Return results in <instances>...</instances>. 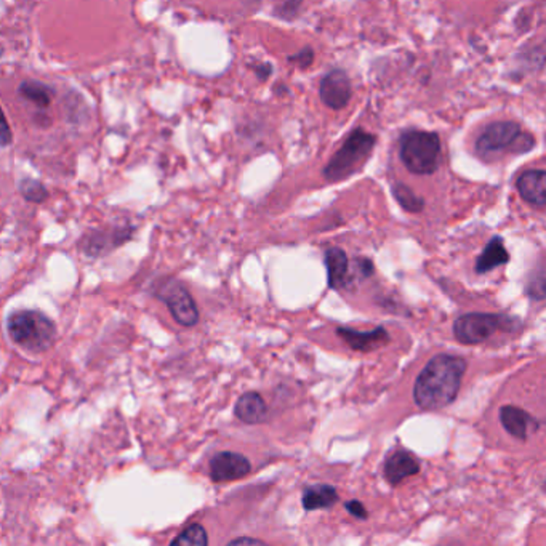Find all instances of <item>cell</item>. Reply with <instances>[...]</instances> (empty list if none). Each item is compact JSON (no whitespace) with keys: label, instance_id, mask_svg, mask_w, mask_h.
Listing matches in <instances>:
<instances>
[{"label":"cell","instance_id":"cell-20","mask_svg":"<svg viewBox=\"0 0 546 546\" xmlns=\"http://www.w3.org/2000/svg\"><path fill=\"white\" fill-rule=\"evenodd\" d=\"M19 93L25 96L26 100L33 101L37 106H49L51 100L50 88L37 82H26L21 85Z\"/></svg>","mask_w":546,"mask_h":546},{"label":"cell","instance_id":"cell-3","mask_svg":"<svg viewBox=\"0 0 546 546\" xmlns=\"http://www.w3.org/2000/svg\"><path fill=\"white\" fill-rule=\"evenodd\" d=\"M399 154L409 172L417 175L434 173L441 159V140L433 132L407 130L401 136Z\"/></svg>","mask_w":546,"mask_h":546},{"label":"cell","instance_id":"cell-18","mask_svg":"<svg viewBox=\"0 0 546 546\" xmlns=\"http://www.w3.org/2000/svg\"><path fill=\"white\" fill-rule=\"evenodd\" d=\"M393 194H395L396 201L399 202L401 207L407 211L419 213L425 207L423 199L413 193L409 186L403 185V183H395L393 185Z\"/></svg>","mask_w":546,"mask_h":546},{"label":"cell","instance_id":"cell-8","mask_svg":"<svg viewBox=\"0 0 546 546\" xmlns=\"http://www.w3.org/2000/svg\"><path fill=\"white\" fill-rule=\"evenodd\" d=\"M353 88L345 71L334 69L320 82V100L330 110H342L351 100Z\"/></svg>","mask_w":546,"mask_h":546},{"label":"cell","instance_id":"cell-19","mask_svg":"<svg viewBox=\"0 0 546 546\" xmlns=\"http://www.w3.org/2000/svg\"><path fill=\"white\" fill-rule=\"evenodd\" d=\"M209 543V537H207V532L205 529L199 526V524H194L191 527L183 530L180 535H178L172 545H189V546H205Z\"/></svg>","mask_w":546,"mask_h":546},{"label":"cell","instance_id":"cell-9","mask_svg":"<svg viewBox=\"0 0 546 546\" xmlns=\"http://www.w3.org/2000/svg\"><path fill=\"white\" fill-rule=\"evenodd\" d=\"M250 471V462L235 452H219L211 460V478L215 482L242 480Z\"/></svg>","mask_w":546,"mask_h":546},{"label":"cell","instance_id":"cell-1","mask_svg":"<svg viewBox=\"0 0 546 546\" xmlns=\"http://www.w3.org/2000/svg\"><path fill=\"white\" fill-rule=\"evenodd\" d=\"M468 364L458 356L437 354L421 370L413 387L415 404L425 411H439L454 403Z\"/></svg>","mask_w":546,"mask_h":546},{"label":"cell","instance_id":"cell-12","mask_svg":"<svg viewBox=\"0 0 546 546\" xmlns=\"http://www.w3.org/2000/svg\"><path fill=\"white\" fill-rule=\"evenodd\" d=\"M519 196L526 202L535 207H543L546 204V173L545 170H527L516 181Z\"/></svg>","mask_w":546,"mask_h":546},{"label":"cell","instance_id":"cell-7","mask_svg":"<svg viewBox=\"0 0 546 546\" xmlns=\"http://www.w3.org/2000/svg\"><path fill=\"white\" fill-rule=\"evenodd\" d=\"M160 298L165 300L168 310L178 324L185 327H193L197 324L199 311H197L193 296L189 295L185 287L180 286L177 282H172L165 290V294L160 295Z\"/></svg>","mask_w":546,"mask_h":546},{"label":"cell","instance_id":"cell-15","mask_svg":"<svg viewBox=\"0 0 546 546\" xmlns=\"http://www.w3.org/2000/svg\"><path fill=\"white\" fill-rule=\"evenodd\" d=\"M326 266H327L328 286L330 288H342L348 284V271H350V261L346 253L332 247L326 252Z\"/></svg>","mask_w":546,"mask_h":546},{"label":"cell","instance_id":"cell-16","mask_svg":"<svg viewBox=\"0 0 546 546\" xmlns=\"http://www.w3.org/2000/svg\"><path fill=\"white\" fill-rule=\"evenodd\" d=\"M338 502V494L335 488L327 484H318L306 488L303 494V508L306 511H316V510H327L332 508Z\"/></svg>","mask_w":546,"mask_h":546},{"label":"cell","instance_id":"cell-22","mask_svg":"<svg viewBox=\"0 0 546 546\" xmlns=\"http://www.w3.org/2000/svg\"><path fill=\"white\" fill-rule=\"evenodd\" d=\"M12 140H13V136H12L9 122L5 119L4 111L0 108V146H9L12 143Z\"/></svg>","mask_w":546,"mask_h":546},{"label":"cell","instance_id":"cell-11","mask_svg":"<svg viewBox=\"0 0 546 546\" xmlns=\"http://www.w3.org/2000/svg\"><path fill=\"white\" fill-rule=\"evenodd\" d=\"M500 421L504 428L518 439H527L530 433H535L538 429V421L519 407L504 405L500 409Z\"/></svg>","mask_w":546,"mask_h":546},{"label":"cell","instance_id":"cell-17","mask_svg":"<svg viewBox=\"0 0 546 546\" xmlns=\"http://www.w3.org/2000/svg\"><path fill=\"white\" fill-rule=\"evenodd\" d=\"M508 261H510V253L506 252L502 237H494V239H490V242L486 245L484 252L481 253L480 258L476 260V271L480 274L488 273V271H492L496 266H502Z\"/></svg>","mask_w":546,"mask_h":546},{"label":"cell","instance_id":"cell-21","mask_svg":"<svg viewBox=\"0 0 546 546\" xmlns=\"http://www.w3.org/2000/svg\"><path fill=\"white\" fill-rule=\"evenodd\" d=\"M19 189H21V194H23L26 201L41 204L49 197V193H47L43 185H41L39 181H34V180H25L19 186Z\"/></svg>","mask_w":546,"mask_h":546},{"label":"cell","instance_id":"cell-13","mask_svg":"<svg viewBox=\"0 0 546 546\" xmlns=\"http://www.w3.org/2000/svg\"><path fill=\"white\" fill-rule=\"evenodd\" d=\"M420 471V463L411 452L397 450L389 455L385 462V478L391 486L401 484Z\"/></svg>","mask_w":546,"mask_h":546},{"label":"cell","instance_id":"cell-10","mask_svg":"<svg viewBox=\"0 0 546 546\" xmlns=\"http://www.w3.org/2000/svg\"><path fill=\"white\" fill-rule=\"evenodd\" d=\"M336 334L342 336L353 350L361 351V353L373 351L380 346L387 345L389 342V335L383 327H377L372 332H359V330H353V328L338 327Z\"/></svg>","mask_w":546,"mask_h":546},{"label":"cell","instance_id":"cell-6","mask_svg":"<svg viewBox=\"0 0 546 546\" xmlns=\"http://www.w3.org/2000/svg\"><path fill=\"white\" fill-rule=\"evenodd\" d=\"M519 322L488 312L463 314L454 322V335L463 345H478L494 335L498 328L514 330Z\"/></svg>","mask_w":546,"mask_h":546},{"label":"cell","instance_id":"cell-23","mask_svg":"<svg viewBox=\"0 0 546 546\" xmlns=\"http://www.w3.org/2000/svg\"><path fill=\"white\" fill-rule=\"evenodd\" d=\"M303 0H282V5L279 7V13L286 17H295L302 7Z\"/></svg>","mask_w":546,"mask_h":546},{"label":"cell","instance_id":"cell-2","mask_svg":"<svg viewBox=\"0 0 546 546\" xmlns=\"http://www.w3.org/2000/svg\"><path fill=\"white\" fill-rule=\"evenodd\" d=\"M535 146V138L511 120H500L486 127L476 142V151L482 159L494 160L504 154H522Z\"/></svg>","mask_w":546,"mask_h":546},{"label":"cell","instance_id":"cell-4","mask_svg":"<svg viewBox=\"0 0 546 546\" xmlns=\"http://www.w3.org/2000/svg\"><path fill=\"white\" fill-rule=\"evenodd\" d=\"M375 135L362 128H356L324 168V177L327 178L328 181H340L351 177L367 162L375 148Z\"/></svg>","mask_w":546,"mask_h":546},{"label":"cell","instance_id":"cell-5","mask_svg":"<svg viewBox=\"0 0 546 546\" xmlns=\"http://www.w3.org/2000/svg\"><path fill=\"white\" fill-rule=\"evenodd\" d=\"M9 334L17 345L29 351H45L55 340V324L39 311H18L9 319Z\"/></svg>","mask_w":546,"mask_h":546},{"label":"cell","instance_id":"cell-26","mask_svg":"<svg viewBox=\"0 0 546 546\" xmlns=\"http://www.w3.org/2000/svg\"><path fill=\"white\" fill-rule=\"evenodd\" d=\"M242 543H250V545H261L263 542L260 540H255V538H237V540H233L231 542V545H242Z\"/></svg>","mask_w":546,"mask_h":546},{"label":"cell","instance_id":"cell-25","mask_svg":"<svg viewBox=\"0 0 546 546\" xmlns=\"http://www.w3.org/2000/svg\"><path fill=\"white\" fill-rule=\"evenodd\" d=\"M298 59L302 61V63H300V65H302V67L310 66V65H311L312 63V51L310 50V49H308V50L306 51H302V53H298L296 57H292V58H290V61H298Z\"/></svg>","mask_w":546,"mask_h":546},{"label":"cell","instance_id":"cell-14","mask_svg":"<svg viewBox=\"0 0 546 546\" xmlns=\"http://www.w3.org/2000/svg\"><path fill=\"white\" fill-rule=\"evenodd\" d=\"M235 417L247 425H257L266 420L268 407L258 393H245L235 404Z\"/></svg>","mask_w":546,"mask_h":546},{"label":"cell","instance_id":"cell-24","mask_svg":"<svg viewBox=\"0 0 546 546\" xmlns=\"http://www.w3.org/2000/svg\"><path fill=\"white\" fill-rule=\"evenodd\" d=\"M345 506L346 510L353 514L354 518H358V519H367L369 513H367V510L364 508V504H362L361 502L351 500V502H348Z\"/></svg>","mask_w":546,"mask_h":546}]
</instances>
